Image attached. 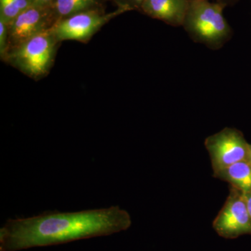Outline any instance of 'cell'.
<instances>
[{
	"label": "cell",
	"mask_w": 251,
	"mask_h": 251,
	"mask_svg": "<svg viewBox=\"0 0 251 251\" xmlns=\"http://www.w3.org/2000/svg\"><path fill=\"white\" fill-rule=\"evenodd\" d=\"M118 8L126 10L127 11L137 10L140 11L145 0H114Z\"/></svg>",
	"instance_id": "13"
},
{
	"label": "cell",
	"mask_w": 251,
	"mask_h": 251,
	"mask_svg": "<svg viewBox=\"0 0 251 251\" xmlns=\"http://www.w3.org/2000/svg\"><path fill=\"white\" fill-rule=\"evenodd\" d=\"M55 0H30L33 6H41V7H52Z\"/></svg>",
	"instance_id": "14"
},
{
	"label": "cell",
	"mask_w": 251,
	"mask_h": 251,
	"mask_svg": "<svg viewBox=\"0 0 251 251\" xmlns=\"http://www.w3.org/2000/svg\"><path fill=\"white\" fill-rule=\"evenodd\" d=\"M214 177L228 182L243 193L251 191V164L247 161L238 162L214 173Z\"/></svg>",
	"instance_id": "9"
},
{
	"label": "cell",
	"mask_w": 251,
	"mask_h": 251,
	"mask_svg": "<svg viewBox=\"0 0 251 251\" xmlns=\"http://www.w3.org/2000/svg\"><path fill=\"white\" fill-rule=\"evenodd\" d=\"M8 41V25L2 18H0V53L5 59L6 55Z\"/></svg>",
	"instance_id": "12"
},
{
	"label": "cell",
	"mask_w": 251,
	"mask_h": 251,
	"mask_svg": "<svg viewBox=\"0 0 251 251\" xmlns=\"http://www.w3.org/2000/svg\"><path fill=\"white\" fill-rule=\"evenodd\" d=\"M57 42L52 27L25 43L6 59L29 76H41L50 67Z\"/></svg>",
	"instance_id": "3"
},
{
	"label": "cell",
	"mask_w": 251,
	"mask_h": 251,
	"mask_svg": "<svg viewBox=\"0 0 251 251\" xmlns=\"http://www.w3.org/2000/svg\"><path fill=\"white\" fill-rule=\"evenodd\" d=\"M31 6L30 0H0V18L9 25Z\"/></svg>",
	"instance_id": "11"
},
{
	"label": "cell",
	"mask_w": 251,
	"mask_h": 251,
	"mask_svg": "<svg viewBox=\"0 0 251 251\" xmlns=\"http://www.w3.org/2000/svg\"><path fill=\"white\" fill-rule=\"evenodd\" d=\"M213 227L219 236L226 239L251 235V218L242 192L231 186L226 203L213 222Z\"/></svg>",
	"instance_id": "7"
},
{
	"label": "cell",
	"mask_w": 251,
	"mask_h": 251,
	"mask_svg": "<svg viewBox=\"0 0 251 251\" xmlns=\"http://www.w3.org/2000/svg\"><path fill=\"white\" fill-rule=\"evenodd\" d=\"M188 6L189 0H145L140 11L173 27H179L184 24Z\"/></svg>",
	"instance_id": "8"
},
{
	"label": "cell",
	"mask_w": 251,
	"mask_h": 251,
	"mask_svg": "<svg viewBox=\"0 0 251 251\" xmlns=\"http://www.w3.org/2000/svg\"><path fill=\"white\" fill-rule=\"evenodd\" d=\"M131 224L130 214L118 206L9 219L0 229V251H22L110 235L126 230Z\"/></svg>",
	"instance_id": "1"
},
{
	"label": "cell",
	"mask_w": 251,
	"mask_h": 251,
	"mask_svg": "<svg viewBox=\"0 0 251 251\" xmlns=\"http://www.w3.org/2000/svg\"><path fill=\"white\" fill-rule=\"evenodd\" d=\"M247 161L251 164V145L249 147V156H248Z\"/></svg>",
	"instance_id": "17"
},
{
	"label": "cell",
	"mask_w": 251,
	"mask_h": 251,
	"mask_svg": "<svg viewBox=\"0 0 251 251\" xmlns=\"http://www.w3.org/2000/svg\"><path fill=\"white\" fill-rule=\"evenodd\" d=\"M56 23L52 7L31 6L8 25L6 55Z\"/></svg>",
	"instance_id": "5"
},
{
	"label": "cell",
	"mask_w": 251,
	"mask_h": 251,
	"mask_svg": "<svg viewBox=\"0 0 251 251\" xmlns=\"http://www.w3.org/2000/svg\"><path fill=\"white\" fill-rule=\"evenodd\" d=\"M226 6L210 0H189L184 27L195 42L216 50L230 40L233 31L224 17Z\"/></svg>",
	"instance_id": "2"
},
{
	"label": "cell",
	"mask_w": 251,
	"mask_h": 251,
	"mask_svg": "<svg viewBox=\"0 0 251 251\" xmlns=\"http://www.w3.org/2000/svg\"><path fill=\"white\" fill-rule=\"evenodd\" d=\"M204 146L209 152L215 173L238 162L247 161L250 144L248 143L242 131L226 127L207 137Z\"/></svg>",
	"instance_id": "4"
},
{
	"label": "cell",
	"mask_w": 251,
	"mask_h": 251,
	"mask_svg": "<svg viewBox=\"0 0 251 251\" xmlns=\"http://www.w3.org/2000/svg\"><path fill=\"white\" fill-rule=\"evenodd\" d=\"M239 0H212V1L224 5L226 7V6H232V5L235 4Z\"/></svg>",
	"instance_id": "16"
},
{
	"label": "cell",
	"mask_w": 251,
	"mask_h": 251,
	"mask_svg": "<svg viewBox=\"0 0 251 251\" xmlns=\"http://www.w3.org/2000/svg\"><path fill=\"white\" fill-rule=\"evenodd\" d=\"M243 195H244V199H245L249 215L251 218V192L243 193Z\"/></svg>",
	"instance_id": "15"
},
{
	"label": "cell",
	"mask_w": 251,
	"mask_h": 251,
	"mask_svg": "<svg viewBox=\"0 0 251 251\" xmlns=\"http://www.w3.org/2000/svg\"><path fill=\"white\" fill-rule=\"evenodd\" d=\"M100 0H55L52 6L56 23L79 13L100 9Z\"/></svg>",
	"instance_id": "10"
},
{
	"label": "cell",
	"mask_w": 251,
	"mask_h": 251,
	"mask_svg": "<svg viewBox=\"0 0 251 251\" xmlns=\"http://www.w3.org/2000/svg\"><path fill=\"white\" fill-rule=\"evenodd\" d=\"M126 11L121 8L108 14L101 9L83 11L55 23L52 27L54 35L57 41H86L112 18Z\"/></svg>",
	"instance_id": "6"
}]
</instances>
